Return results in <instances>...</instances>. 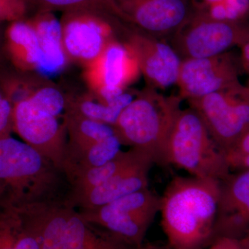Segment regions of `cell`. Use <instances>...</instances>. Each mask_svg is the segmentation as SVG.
<instances>
[{
	"label": "cell",
	"instance_id": "cell-1",
	"mask_svg": "<svg viewBox=\"0 0 249 249\" xmlns=\"http://www.w3.org/2000/svg\"><path fill=\"white\" fill-rule=\"evenodd\" d=\"M220 181L175 177L160 196L161 227L172 249H204L213 241Z\"/></svg>",
	"mask_w": 249,
	"mask_h": 249
},
{
	"label": "cell",
	"instance_id": "cell-2",
	"mask_svg": "<svg viewBox=\"0 0 249 249\" xmlns=\"http://www.w3.org/2000/svg\"><path fill=\"white\" fill-rule=\"evenodd\" d=\"M0 183L14 204L61 199L70 189L65 174L53 162L11 135L0 138Z\"/></svg>",
	"mask_w": 249,
	"mask_h": 249
},
{
	"label": "cell",
	"instance_id": "cell-3",
	"mask_svg": "<svg viewBox=\"0 0 249 249\" xmlns=\"http://www.w3.org/2000/svg\"><path fill=\"white\" fill-rule=\"evenodd\" d=\"M14 205L40 249L136 248L89 224L67 197Z\"/></svg>",
	"mask_w": 249,
	"mask_h": 249
},
{
	"label": "cell",
	"instance_id": "cell-4",
	"mask_svg": "<svg viewBox=\"0 0 249 249\" xmlns=\"http://www.w3.org/2000/svg\"><path fill=\"white\" fill-rule=\"evenodd\" d=\"M179 96H165L148 88L134 98L113 124L122 145L150 156L166 166L165 151L172 127L181 110Z\"/></svg>",
	"mask_w": 249,
	"mask_h": 249
},
{
	"label": "cell",
	"instance_id": "cell-5",
	"mask_svg": "<svg viewBox=\"0 0 249 249\" xmlns=\"http://www.w3.org/2000/svg\"><path fill=\"white\" fill-rule=\"evenodd\" d=\"M166 166L173 165L190 176L222 181L231 172L224 152L214 142L199 114L193 108L181 109L170 132Z\"/></svg>",
	"mask_w": 249,
	"mask_h": 249
},
{
	"label": "cell",
	"instance_id": "cell-6",
	"mask_svg": "<svg viewBox=\"0 0 249 249\" xmlns=\"http://www.w3.org/2000/svg\"><path fill=\"white\" fill-rule=\"evenodd\" d=\"M160 196L147 187L107 204L78 210L89 224L132 247L144 239L160 213Z\"/></svg>",
	"mask_w": 249,
	"mask_h": 249
},
{
	"label": "cell",
	"instance_id": "cell-7",
	"mask_svg": "<svg viewBox=\"0 0 249 249\" xmlns=\"http://www.w3.org/2000/svg\"><path fill=\"white\" fill-rule=\"evenodd\" d=\"M63 119L67 141L62 170L67 181L105 164L121 151L122 144L112 126L70 111H65Z\"/></svg>",
	"mask_w": 249,
	"mask_h": 249
},
{
	"label": "cell",
	"instance_id": "cell-8",
	"mask_svg": "<svg viewBox=\"0 0 249 249\" xmlns=\"http://www.w3.org/2000/svg\"><path fill=\"white\" fill-rule=\"evenodd\" d=\"M64 49L69 60L86 67L101 55L122 28L121 19L97 4L64 11L60 19Z\"/></svg>",
	"mask_w": 249,
	"mask_h": 249
},
{
	"label": "cell",
	"instance_id": "cell-9",
	"mask_svg": "<svg viewBox=\"0 0 249 249\" xmlns=\"http://www.w3.org/2000/svg\"><path fill=\"white\" fill-rule=\"evenodd\" d=\"M188 102L224 153L249 128V87L240 83Z\"/></svg>",
	"mask_w": 249,
	"mask_h": 249
},
{
	"label": "cell",
	"instance_id": "cell-10",
	"mask_svg": "<svg viewBox=\"0 0 249 249\" xmlns=\"http://www.w3.org/2000/svg\"><path fill=\"white\" fill-rule=\"evenodd\" d=\"M174 34L173 49L183 60L204 58L225 53L234 46L241 47L249 40V27L199 12Z\"/></svg>",
	"mask_w": 249,
	"mask_h": 249
},
{
	"label": "cell",
	"instance_id": "cell-11",
	"mask_svg": "<svg viewBox=\"0 0 249 249\" xmlns=\"http://www.w3.org/2000/svg\"><path fill=\"white\" fill-rule=\"evenodd\" d=\"M14 131L62 170L67 145L65 124L59 116L37 106L29 98L14 103Z\"/></svg>",
	"mask_w": 249,
	"mask_h": 249
},
{
	"label": "cell",
	"instance_id": "cell-12",
	"mask_svg": "<svg viewBox=\"0 0 249 249\" xmlns=\"http://www.w3.org/2000/svg\"><path fill=\"white\" fill-rule=\"evenodd\" d=\"M85 67V79L92 95L105 103L125 91L141 73L128 46L116 40H111L101 55Z\"/></svg>",
	"mask_w": 249,
	"mask_h": 249
},
{
	"label": "cell",
	"instance_id": "cell-13",
	"mask_svg": "<svg viewBox=\"0 0 249 249\" xmlns=\"http://www.w3.org/2000/svg\"><path fill=\"white\" fill-rule=\"evenodd\" d=\"M177 84L181 99H196L240 85L238 67L226 52L209 58L184 59Z\"/></svg>",
	"mask_w": 249,
	"mask_h": 249
},
{
	"label": "cell",
	"instance_id": "cell-14",
	"mask_svg": "<svg viewBox=\"0 0 249 249\" xmlns=\"http://www.w3.org/2000/svg\"><path fill=\"white\" fill-rule=\"evenodd\" d=\"M249 233V169L231 173L220 181L213 240L219 237L241 240Z\"/></svg>",
	"mask_w": 249,
	"mask_h": 249
},
{
	"label": "cell",
	"instance_id": "cell-15",
	"mask_svg": "<svg viewBox=\"0 0 249 249\" xmlns=\"http://www.w3.org/2000/svg\"><path fill=\"white\" fill-rule=\"evenodd\" d=\"M114 1L127 22L152 36L175 34L191 16L186 0Z\"/></svg>",
	"mask_w": 249,
	"mask_h": 249
},
{
	"label": "cell",
	"instance_id": "cell-16",
	"mask_svg": "<svg viewBox=\"0 0 249 249\" xmlns=\"http://www.w3.org/2000/svg\"><path fill=\"white\" fill-rule=\"evenodd\" d=\"M127 37L126 45L153 88L163 89L177 83L182 60L173 47L147 34L129 33Z\"/></svg>",
	"mask_w": 249,
	"mask_h": 249
},
{
	"label": "cell",
	"instance_id": "cell-17",
	"mask_svg": "<svg viewBox=\"0 0 249 249\" xmlns=\"http://www.w3.org/2000/svg\"><path fill=\"white\" fill-rule=\"evenodd\" d=\"M153 165L151 161L146 162L116 175L99 186L67 195V201L78 210L93 209L146 188Z\"/></svg>",
	"mask_w": 249,
	"mask_h": 249
},
{
	"label": "cell",
	"instance_id": "cell-18",
	"mask_svg": "<svg viewBox=\"0 0 249 249\" xmlns=\"http://www.w3.org/2000/svg\"><path fill=\"white\" fill-rule=\"evenodd\" d=\"M38 40L40 62L37 72L43 76L60 73L66 66L67 56L62 41L61 21L53 11H38L29 19Z\"/></svg>",
	"mask_w": 249,
	"mask_h": 249
},
{
	"label": "cell",
	"instance_id": "cell-19",
	"mask_svg": "<svg viewBox=\"0 0 249 249\" xmlns=\"http://www.w3.org/2000/svg\"><path fill=\"white\" fill-rule=\"evenodd\" d=\"M4 37L6 52L14 66L22 71H37L40 62V48L29 19L10 22Z\"/></svg>",
	"mask_w": 249,
	"mask_h": 249
},
{
	"label": "cell",
	"instance_id": "cell-20",
	"mask_svg": "<svg viewBox=\"0 0 249 249\" xmlns=\"http://www.w3.org/2000/svg\"><path fill=\"white\" fill-rule=\"evenodd\" d=\"M149 161L154 163L150 156L135 149L129 148L127 151L121 150L105 164L85 170L70 178L68 181L70 190L67 195L99 186L125 170Z\"/></svg>",
	"mask_w": 249,
	"mask_h": 249
},
{
	"label": "cell",
	"instance_id": "cell-21",
	"mask_svg": "<svg viewBox=\"0 0 249 249\" xmlns=\"http://www.w3.org/2000/svg\"><path fill=\"white\" fill-rule=\"evenodd\" d=\"M134 94L124 91L109 103L101 102L92 94L76 98L67 97L66 110L112 126L124 108L134 99Z\"/></svg>",
	"mask_w": 249,
	"mask_h": 249
},
{
	"label": "cell",
	"instance_id": "cell-22",
	"mask_svg": "<svg viewBox=\"0 0 249 249\" xmlns=\"http://www.w3.org/2000/svg\"><path fill=\"white\" fill-rule=\"evenodd\" d=\"M0 249H40L14 204L0 203Z\"/></svg>",
	"mask_w": 249,
	"mask_h": 249
},
{
	"label": "cell",
	"instance_id": "cell-23",
	"mask_svg": "<svg viewBox=\"0 0 249 249\" xmlns=\"http://www.w3.org/2000/svg\"><path fill=\"white\" fill-rule=\"evenodd\" d=\"M38 6V11H53L56 10L66 11L88 4H97L108 10L109 12L127 22L125 16L114 0H34Z\"/></svg>",
	"mask_w": 249,
	"mask_h": 249
},
{
	"label": "cell",
	"instance_id": "cell-24",
	"mask_svg": "<svg viewBox=\"0 0 249 249\" xmlns=\"http://www.w3.org/2000/svg\"><path fill=\"white\" fill-rule=\"evenodd\" d=\"M224 154L231 173L249 169V128Z\"/></svg>",
	"mask_w": 249,
	"mask_h": 249
},
{
	"label": "cell",
	"instance_id": "cell-25",
	"mask_svg": "<svg viewBox=\"0 0 249 249\" xmlns=\"http://www.w3.org/2000/svg\"><path fill=\"white\" fill-rule=\"evenodd\" d=\"M27 10L25 0H0V23L24 19Z\"/></svg>",
	"mask_w": 249,
	"mask_h": 249
},
{
	"label": "cell",
	"instance_id": "cell-26",
	"mask_svg": "<svg viewBox=\"0 0 249 249\" xmlns=\"http://www.w3.org/2000/svg\"><path fill=\"white\" fill-rule=\"evenodd\" d=\"M14 103L4 90H0V138L14 131Z\"/></svg>",
	"mask_w": 249,
	"mask_h": 249
},
{
	"label": "cell",
	"instance_id": "cell-27",
	"mask_svg": "<svg viewBox=\"0 0 249 249\" xmlns=\"http://www.w3.org/2000/svg\"><path fill=\"white\" fill-rule=\"evenodd\" d=\"M209 249H242L240 240L229 237H219L210 245Z\"/></svg>",
	"mask_w": 249,
	"mask_h": 249
},
{
	"label": "cell",
	"instance_id": "cell-28",
	"mask_svg": "<svg viewBox=\"0 0 249 249\" xmlns=\"http://www.w3.org/2000/svg\"><path fill=\"white\" fill-rule=\"evenodd\" d=\"M242 48V62L245 70L249 72V40L241 46Z\"/></svg>",
	"mask_w": 249,
	"mask_h": 249
},
{
	"label": "cell",
	"instance_id": "cell-29",
	"mask_svg": "<svg viewBox=\"0 0 249 249\" xmlns=\"http://www.w3.org/2000/svg\"><path fill=\"white\" fill-rule=\"evenodd\" d=\"M131 249H172L171 247L168 245H157V244H147L142 245L141 247H136Z\"/></svg>",
	"mask_w": 249,
	"mask_h": 249
},
{
	"label": "cell",
	"instance_id": "cell-30",
	"mask_svg": "<svg viewBox=\"0 0 249 249\" xmlns=\"http://www.w3.org/2000/svg\"><path fill=\"white\" fill-rule=\"evenodd\" d=\"M196 2L201 7L205 8L211 6V5L217 4V3L222 2L224 0H196Z\"/></svg>",
	"mask_w": 249,
	"mask_h": 249
},
{
	"label": "cell",
	"instance_id": "cell-31",
	"mask_svg": "<svg viewBox=\"0 0 249 249\" xmlns=\"http://www.w3.org/2000/svg\"><path fill=\"white\" fill-rule=\"evenodd\" d=\"M240 240L242 249H249V237L248 236H246Z\"/></svg>",
	"mask_w": 249,
	"mask_h": 249
},
{
	"label": "cell",
	"instance_id": "cell-32",
	"mask_svg": "<svg viewBox=\"0 0 249 249\" xmlns=\"http://www.w3.org/2000/svg\"><path fill=\"white\" fill-rule=\"evenodd\" d=\"M6 198V191L4 187L0 183V203L2 202Z\"/></svg>",
	"mask_w": 249,
	"mask_h": 249
},
{
	"label": "cell",
	"instance_id": "cell-33",
	"mask_svg": "<svg viewBox=\"0 0 249 249\" xmlns=\"http://www.w3.org/2000/svg\"><path fill=\"white\" fill-rule=\"evenodd\" d=\"M247 236H248V237H249V233L248 234V235H247Z\"/></svg>",
	"mask_w": 249,
	"mask_h": 249
}]
</instances>
